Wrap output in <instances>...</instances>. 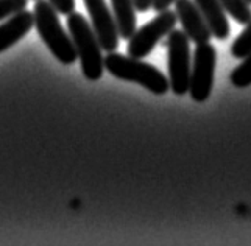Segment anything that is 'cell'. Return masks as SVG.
I'll return each mask as SVG.
<instances>
[{
	"mask_svg": "<svg viewBox=\"0 0 251 246\" xmlns=\"http://www.w3.org/2000/svg\"><path fill=\"white\" fill-rule=\"evenodd\" d=\"M34 27H36L41 39L44 41L47 49L51 51L59 63L66 66L74 64L78 55L74 46L71 34L63 28V24L58 17V11L47 0H36L33 6Z\"/></svg>",
	"mask_w": 251,
	"mask_h": 246,
	"instance_id": "cell-1",
	"label": "cell"
},
{
	"mask_svg": "<svg viewBox=\"0 0 251 246\" xmlns=\"http://www.w3.org/2000/svg\"><path fill=\"white\" fill-rule=\"evenodd\" d=\"M151 3H153V0H134L136 11L147 13L149 10H151Z\"/></svg>",
	"mask_w": 251,
	"mask_h": 246,
	"instance_id": "cell-18",
	"label": "cell"
},
{
	"mask_svg": "<svg viewBox=\"0 0 251 246\" xmlns=\"http://www.w3.org/2000/svg\"><path fill=\"white\" fill-rule=\"evenodd\" d=\"M198 10L201 11L204 19L212 31V36L219 41L228 39L231 33V25L228 22L226 11L220 0H194Z\"/></svg>",
	"mask_w": 251,
	"mask_h": 246,
	"instance_id": "cell-10",
	"label": "cell"
},
{
	"mask_svg": "<svg viewBox=\"0 0 251 246\" xmlns=\"http://www.w3.org/2000/svg\"><path fill=\"white\" fill-rule=\"evenodd\" d=\"M89 13L92 28L105 51H116L119 47V30L114 14L108 8L106 0H83Z\"/></svg>",
	"mask_w": 251,
	"mask_h": 246,
	"instance_id": "cell-7",
	"label": "cell"
},
{
	"mask_svg": "<svg viewBox=\"0 0 251 246\" xmlns=\"http://www.w3.org/2000/svg\"><path fill=\"white\" fill-rule=\"evenodd\" d=\"M215 63H217V51L214 46L209 42L197 44L189 81V94L197 103H203L209 98L214 86Z\"/></svg>",
	"mask_w": 251,
	"mask_h": 246,
	"instance_id": "cell-6",
	"label": "cell"
},
{
	"mask_svg": "<svg viewBox=\"0 0 251 246\" xmlns=\"http://www.w3.org/2000/svg\"><path fill=\"white\" fill-rule=\"evenodd\" d=\"M229 80L236 87H247L251 84V53H248L244 61L232 70Z\"/></svg>",
	"mask_w": 251,
	"mask_h": 246,
	"instance_id": "cell-14",
	"label": "cell"
},
{
	"mask_svg": "<svg viewBox=\"0 0 251 246\" xmlns=\"http://www.w3.org/2000/svg\"><path fill=\"white\" fill-rule=\"evenodd\" d=\"M59 14L69 16L75 10V0H49Z\"/></svg>",
	"mask_w": 251,
	"mask_h": 246,
	"instance_id": "cell-16",
	"label": "cell"
},
{
	"mask_svg": "<svg viewBox=\"0 0 251 246\" xmlns=\"http://www.w3.org/2000/svg\"><path fill=\"white\" fill-rule=\"evenodd\" d=\"M175 13L178 16L179 24L183 25V31L187 34L189 41L195 44L209 42V39L212 38V31L194 0H176Z\"/></svg>",
	"mask_w": 251,
	"mask_h": 246,
	"instance_id": "cell-8",
	"label": "cell"
},
{
	"mask_svg": "<svg viewBox=\"0 0 251 246\" xmlns=\"http://www.w3.org/2000/svg\"><path fill=\"white\" fill-rule=\"evenodd\" d=\"M105 70L119 80L141 84L154 95L167 94L170 87L169 78L158 67L133 56H124L117 51H109L105 58Z\"/></svg>",
	"mask_w": 251,
	"mask_h": 246,
	"instance_id": "cell-2",
	"label": "cell"
},
{
	"mask_svg": "<svg viewBox=\"0 0 251 246\" xmlns=\"http://www.w3.org/2000/svg\"><path fill=\"white\" fill-rule=\"evenodd\" d=\"M178 16L172 10L161 11L154 19L147 22L128 39V56L142 59L150 55L158 42L175 28Z\"/></svg>",
	"mask_w": 251,
	"mask_h": 246,
	"instance_id": "cell-5",
	"label": "cell"
},
{
	"mask_svg": "<svg viewBox=\"0 0 251 246\" xmlns=\"http://www.w3.org/2000/svg\"><path fill=\"white\" fill-rule=\"evenodd\" d=\"M34 27L33 13L24 10L11 16L0 25V53L25 38Z\"/></svg>",
	"mask_w": 251,
	"mask_h": 246,
	"instance_id": "cell-9",
	"label": "cell"
},
{
	"mask_svg": "<svg viewBox=\"0 0 251 246\" xmlns=\"http://www.w3.org/2000/svg\"><path fill=\"white\" fill-rule=\"evenodd\" d=\"M248 53H251V19L231 46V55L236 59H244Z\"/></svg>",
	"mask_w": 251,
	"mask_h": 246,
	"instance_id": "cell-13",
	"label": "cell"
},
{
	"mask_svg": "<svg viewBox=\"0 0 251 246\" xmlns=\"http://www.w3.org/2000/svg\"><path fill=\"white\" fill-rule=\"evenodd\" d=\"M67 30L76 49V55L81 61L83 75L91 81H97L103 76L105 58L101 56V46L92 25L80 13L67 16Z\"/></svg>",
	"mask_w": 251,
	"mask_h": 246,
	"instance_id": "cell-3",
	"label": "cell"
},
{
	"mask_svg": "<svg viewBox=\"0 0 251 246\" xmlns=\"http://www.w3.org/2000/svg\"><path fill=\"white\" fill-rule=\"evenodd\" d=\"M226 11L237 24H248L251 19V5L247 0H220Z\"/></svg>",
	"mask_w": 251,
	"mask_h": 246,
	"instance_id": "cell-12",
	"label": "cell"
},
{
	"mask_svg": "<svg viewBox=\"0 0 251 246\" xmlns=\"http://www.w3.org/2000/svg\"><path fill=\"white\" fill-rule=\"evenodd\" d=\"M167 58H169V83L175 95H184L189 92L190 81V59L189 38L183 30H172L166 39Z\"/></svg>",
	"mask_w": 251,
	"mask_h": 246,
	"instance_id": "cell-4",
	"label": "cell"
},
{
	"mask_svg": "<svg viewBox=\"0 0 251 246\" xmlns=\"http://www.w3.org/2000/svg\"><path fill=\"white\" fill-rule=\"evenodd\" d=\"M176 0H153V3H151V8L154 11H164V10H169V6L175 3Z\"/></svg>",
	"mask_w": 251,
	"mask_h": 246,
	"instance_id": "cell-17",
	"label": "cell"
},
{
	"mask_svg": "<svg viewBox=\"0 0 251 246\" xmlns=\"http://www.w3.org/2000/svg\"><path fill=\"white\" fill-rule=\"evenodd\" d=\"M247 2H248V3H250V5H251V0H247Z\"/></svg>",
	"mask_w": 251,
	"mask_h": 246,
	"instance_id": "cell-19",
	"label": "cell"
},
{
	"mask_svg": "<svg viewBox=\"0 0 251 246\" xmlns=\"http://www.w3.org/2000/svg\"><path fill=\"white\" fill-rule=\"evenodd\" d=\"M28 0H0V22L10 19L16 13L27 10Z\"/></svg>",
	"mask_w": 251,
	"mask_h": 246,
	"instance_id": "cell-15",
	"label": "cell"
},
{
	"mask_svg": "<svg viewBox=\"0 0 251 246\" xmlns=\"http://www.w3.org/2000/svg\"><path fill=\"white\" fill-rule=\"evenodd\" d=\"M112 14L117 24L119 36L129 39L136 31V5L134 0H111Z\"/></svg>",
	"mask_w": 251,
	"mask_h": 246,
	"instance_id": "cell-11",
	"label": "cell"
}]
</instances>
